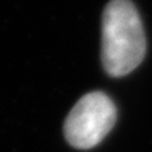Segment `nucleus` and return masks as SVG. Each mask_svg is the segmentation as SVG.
Listing matches in <instances>:
<instances>
[{"label":"nucleus","instance_id":"f257e3e1","mask_svg":"<svg viewBox=\"0 0 152 152\" xmlns=\"http://www.w3.org/2000/svg\"><path fill=\"white\" fill-rule=\"evenodd\" d=\"M147 52L141 17L130 0H111L102 20V62L113 77L131 73Z\"/></svg>","mask_w":152,"mask_h":152},{"label":"nucleus","instance_id":"f03ea898","mask_svg":"<svg viewBox=\"0 0 152 152\" xmlns=\"http://www.w3.org/2000/svg\"><path fill=\"white\" fill-rule=\"evenodd\" d=\"M115 117V106L107 94L87 93L66 117L64 127L66 141L79 149L96 147L113 128Z\"/></svg>","mask_w":152,"mask_h":152}]
</instances>
